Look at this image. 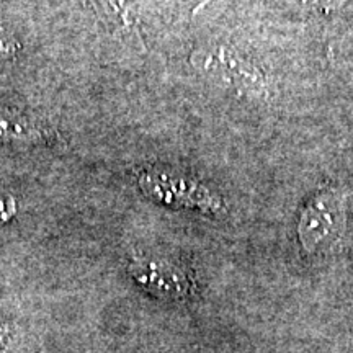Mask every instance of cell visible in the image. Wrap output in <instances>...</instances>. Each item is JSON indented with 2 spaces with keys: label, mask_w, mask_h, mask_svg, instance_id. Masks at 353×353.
I'll return each instance as SVG.
<instances>
[{
  "label": "cell",
  "mask_w": 353,
  "mask_h": 353,
  "mask_svg": "<svg viewBox=\"0 0 353 353\" xmlns=\"http://www.w3.org/2000/svg\"><path fill=\"white\" fill-rule=\"evenodd\" d=\"M100 21L114 32H131L138 25L132 0H88Z\"/></svg>",
  "instance_id": "4"
},
{
  "label": "cell",
  "mask_w": 353,
  "mask_h": 353,
  "mask_svg": "<svg viewBox=\"0 0 353 353\" xmlns=\"http://www.w3.org/2000/svg\"><path fill=\"white\" fill-rule=\"evenodd\" d=\"M139 187L145 195L170 206L198 208L206 213L221 210L219 198L188 176L164 172H144L139 176Z\"/></svg>",
  "instance_id": "2"
},
{
  "label": "cell",
  "mask_w": 353,
  "mask_h": 353,
  "mask_svg": "<svg viewBox=\"0 0 353 353\" xmlns=\"http://www.w3.org/2000/svg\"><path fill=\"white\" fill-rule=\"evenodd\" d=\"M345 229V206L339 193L324 192L304 208L299 218V241L307 252H317L325 249Z\"/></svg>",
  "instance_id": "1"
},
{
  "label": "cell",
  "mask_w": 353,
  "mask_h": 353,
  "mask_svg": "<svg viewBox=\"0 0 353 353\" xmlns=\"http://www.w3.org/2000/svg\"><path fill=\"white\" fill-rule=\"evenodd\" d=\"M46 131L25 114L0 108V139L12 143H38Z\"/></svg>",
  "instance_id": "5"
},
{
  "label": "cell",
  "mask_w": 353,
  "mask_h": 353,
  "mask_svg": "<svg viewBox=\"0 0 353 353\" xmlns=\"http://www.w3.org/2000/svg\"><path fill=\"white\" fill-rule=\"evenodd\" d=\"M132 278L159 296L180 298L188 293L190 281L182 270L161 260H141L131 265Z\"/></svg>",
  "instance_id": "3"
}]
</instances>
